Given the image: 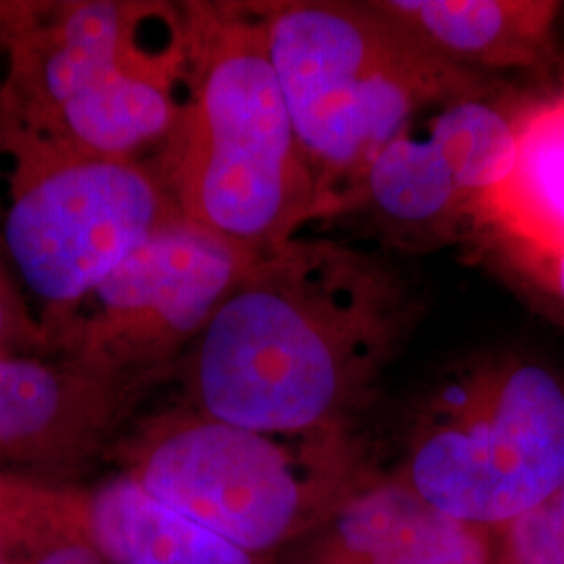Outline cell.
<instances>
[{"instance_id":"cell-1","label":"cell","mask_w":564,"mask_h":564,"mask_svg":"<svg viewBox=\"0 0 564 564\" xmlns=\"http://www.w3.org/2000/svg\"><path fill=\"white\" fill-rule=\"evenodd\" d=\"M398 268L297 237L263 256L188 349L195 412L274 437H324L412 323Z\"/></svg>"},{"instance_id":"cell-2","label":"cell","mask_w":564,"mask_h":564,"mask_svg":"<svg viewBox=\"0 0 564 564\" xmlns=\"http://www.w3.org/2000/svg\"><path fill=\"white\" fill-rule=\"evenodd\" d=\"M186 99L155 174L182 216L270 256L318 193L265 44L260 2H186Z\"/></svg>"},{"instance_id":"cell-3","label":"cell","mask_w":564,"mask_h":564,"mask_svg":"<svg viewBox=\"0 0 564 564\" xmlns=\"http://www.w3.org/2000/svg\"><path fill=\"white\" fill-rule=\"evenodd\" d=\"M260 4L321 218L360 205L370 163L414 121L500 86L435 55L375 2Z\"/></svg>"},{"instance_id":"cell-4","label":"cell","mask_w":564,"mask_h":564,"mask_svg":"<svg viewBox=\"0 0 564 564\" xmlns=\"http://www.w3.org/2000/svg\"><path fill=\"white\" fill-rule=\"evenodd\" d=\"M0 142L11 158L2 245L46 310L51 347L97 286L181 209L153 167L72 147L2 109Z\"/></svg>"},{"instance_id":"cell-5","label":"cell","mask_w":564,"mask_h":564,"mask_svg":"<svg viewBox=\"0 0 564 564\" xmlns=\"http://www.w3.org/2000/svg\"><path fill=\"white\" fill-rule=\"evenodd\" d=\"M410 487L468 524L517 521L564 484V383L514 354L470 364L431 403Z\"/></svg>"},{"instance_id":"cell-6","label":"cell","mask_w":564,"mask_h":564,"mask_svg":"<svg viewBox=\"0 0 564 564\" xmlns=\"http://www.w3.org/2000/svg\"><path fill=\"white\" fill-rule=\"evenodd\" d=\"M260 260L178 214L97 286L53 345L88 370L153 381Z\"/></svg>"},{"instance_id":"cell-7","label":"cell","mask_w":564,"mask_h":564,"mask_svg":"<svg viewBox=\"0 0 564 564\" xmlns=\"http://www.w3.org/2000/svg\"><path fill=\"white\" fill-rule=\"evenodd\" d=\"M121 454L151 496L251 556L300 523L302 468L281 437L186 412L142 426Z\"/></svg>"},{"instance_id":"cell-8","label":"cell","mask_w":564,"mask_h":564,"mask_svg":"<svg viewBox=\"0 0 564 564\" xmlns=\"http://www.w3.org/2000/svg\"><path fill=\"white\" fill-rule=\"evenodd\" d=\"M524 99L498 86L414 121L370 163L360 205L393 235L419 242L479 224L485 199L512 170Z\"/></svg>"},{"instance_id":"cell-9","label":"cell","mask_w":564,"mask_h":564,"mask_svg":"<svg viewBox=\"0 0 564 564\" xmlns=\"http://www.w3.org/2000/svg\"><path fill=\"white\" fill-rule=\"evenodd\" d=\"M181 15L165 2L76 0L0 4L7 80L0 109L42 128L63 105L130 59Z\"/></svg>"},{"instance_id":"cell-10","label":"cell","mask_w":564,"mask_h":564,"mask_svg":"<svg viewBox=\"0 0 564 564\" xmlns=\"http://www.w3.org/2000/svg\"><path fill=\"white\" fill-rule=\"evenodd\" d=\"M151 379H116L72 360L0 356V470L53 484L120 444Z\"/></svg>"},{"instance_id":"cell-11","label":"cell","mask_w":564,"mask_h":564,"mask_svg":"<svg viewBox=\"0 0 564 564\" xmlns=\"http://www.w3.org/2000/svg\"><path fill=\"white\" fill-rule=\"evenodd\" d=\"M188 34L184 9L162 34L147 42L76 99L63 105L42 128L59 141L109 158H130L163 142L186 99Z\"/></svg>"},{"instance_id":"cell-12","label":"cell","mask_w":564,"mask_h":564,"mask_svg":"<svg viewBox=\"0 0 564 564\" xmlns=\"http://www.w3.org/2000/svg\"><path fill=\"white\" fill-rule=\"evenodd\" d=\"M391 20L445 61L485 72H550L558 65L554 0H383Z\"/></svg>"},{"instance_id":"cell-13","label":"cell","mask_w":564,"mask_h":564,"mask_svg":"<svg viewBox=\"0 0 564 564\" xmlns=\"http://www.w3.org/2000/svg\"><path fill=\"white\" fill-rule=\"evenodd\" d=\"M508 258H527L564 242V74L542 93H527L517 123L512 170L485 199L479 224Z\"/></svg>"},{"instance_id":"cell-14","label":"cell","mask_w":564,"mask_h":564,"mask_svg":"<svg viewBox=\"0 0 564 564\" xmlns=\"http://www.w3.org/2000/svg\"><path fill=\"white\" fill-rule=\"evenodd\" d=\"M351 564H485L481 535L429 505L410 485H384L356 498L337 523Z\"/></svg>"},{"instance_id":"cell-15","label":"cell","mask_w":564,"mask_h":564,"mask_svg":"<svg viewBox=\"0 0 564 564\" xmlns=\"http://www.w3.org/2000/svg\"><path fill=\"white\" fill-rule=\"evenodd\" d=\"M93 540L109 564H256L253 556L120 473L88 489Z\"/></svg>"},{"instance_id":"cell-16","label":"cell","mask_w":564,"mask_h":564,"mask_svg":"<svg viewBox=\"0 0 564 564\" xmlns=\"http://www.w3.org/2000/svg\"><path fill=\"white\" fill-rule=\"evenodd\" d=\"M82 544H95L88 489L0 470V552L9 563L48 564Z\"/></svg>"},{"instance_id":"cell-17","label":"cell","mask_w":564,"mask_h":564,"mask_svg":"<svg viewBox=\"0 0 564 564\" xmlns=\"http://www.w3.org/2000/svg\"><path fill=\"white\" fill-rule=\"evenodd\" d=\"M510 552L517 564H564V484L512 521Z\"/></svg>"},{"instance_id":"cell-18","label":"cell","mask_w":564,"mask_h":564,"mask_svg":"<svg viewBox=\"0 0 564 564\" xmlns=\"http://www.w3.org/2000/svg\"><path fill=\"white\" fill-rule=\"evenodd\" d=\"M39 351H48V337L42 323L30 316L0 258V356H39Z\"/></svg>"},{"instance_id":"cell-19","label":"cell","mask_w":564,"mask_h":564,"mask_svg":"<svg viewBox=\"0 0 564 564\" xmlns=\"http://www.w3.org/2000/svg\"><path fill=\"white\" fill-rule=\"evenodd\" d=\"M512 262L564 314V242L552 251L517 258Z\"/></svg>"},{"instance_id":"cell-20","label":"cell","mask_w":564,"mask_h":564,"mask_svg":"<svg viewBox=\"0 0 564 564\" xmlns=\"http://www.w3.org/2000/svg\"><path fill=\"white\" fill-rule=\"evenodd\" d=\"M0 564H15V563H9L7 558H0Z\"/></svg>"},{"instance_id":"cell-21","label":"cell","mask_w":564,"mask_h":564,"mask_svg":"<svg viewBox=\"0 0 564 564\" xmlns=\"http://www.w3.org/2000/svg\"><path fill=\"white\" fill-rule=\"evenodd\" d=\"M0 558H4V556H2V552H0Z\"/></svg>"}]
</instances>
